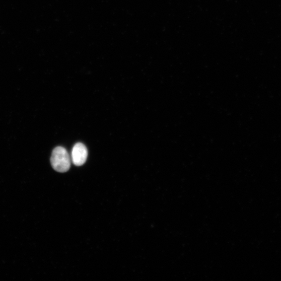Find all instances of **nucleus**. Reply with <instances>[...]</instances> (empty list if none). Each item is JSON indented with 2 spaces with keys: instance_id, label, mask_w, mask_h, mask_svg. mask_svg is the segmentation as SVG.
<instances>
[{
  "instance_id": "1",
  "label": "nucleus",
  "mask_w": 281,
  "mask_h": 281,
  "mask_svg": "<svg viewBox=\"0 0 281 281\" xmlns=\"http://www.w3.org/2000/svg\"><path fill=\"white\" fill-rule=\"evenodd\" d=\"M51 163L53 169L59 173H65L71 167V158L67 150L62 147L55 148L52 152Z\"/></svg>"
},
{
  "instance_id": "2",
  "label": "nucleus",
  "mask_w": 281,
  "mask_h": 281,
  "mask_svg": "<svg viewBox=\"0 0 281 281\" xmlns=\"http://www.w3.org/2000/svg\"><path fill=\"white\" fill-rule=\"evenodd\" d=\"M88 158V150L82 143L76 144L72 150V159L74 165L77 166L83 165Z\"/></svg>"
}]
</instances>
